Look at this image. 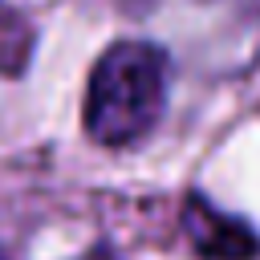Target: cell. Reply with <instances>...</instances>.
<instances>
[{
	"instance_id": "obj_1",
	"label": "cell",
	"mask_w": 260,
	"mask_h": 260,
	"mask_svg": "<svg viewBox=\"0 0 260 260\" xmlns=\"http://www.w3.org/2000/svg\"><path fill=\"white\" fill-rule=\"evenodd\" d=\"M171 98V57L154 41H114L98 53L85 77L81 126L89 142L106 150H126L142 142Z\"/></svg>"
},
{
	"instance_id": "obj_2",
	"label": "cell",
	"mask_w": 260,
	"mask_h": 260,
	"mask_svg": "<svg viewBox=\"0 0 260 260\" xmlns=\"http://www.w3.org/2000/svg\"><path fill=\"white\" fill-rule=\"evenodd\" d=\"M179 219H183V236L203 260H252L260 252L256 232L244 219L228 215L223 207L207 203L203 195H187Z\"/></svg>"
},
{
	"instance_id": "obj_3",
	"label": "cell",
	"mask_w": 260,
	"mask_h": 260,
	"mask_svg": "<svg viewBox=\"0 0 260 260\" xmlns=\"http://www.w3.org/2000/svg\"><path fill=\"white\" fill-rule=\"evenodd\" d=\"M0 260H4V256H0Z\"/></svg>"
}]
</instances>
